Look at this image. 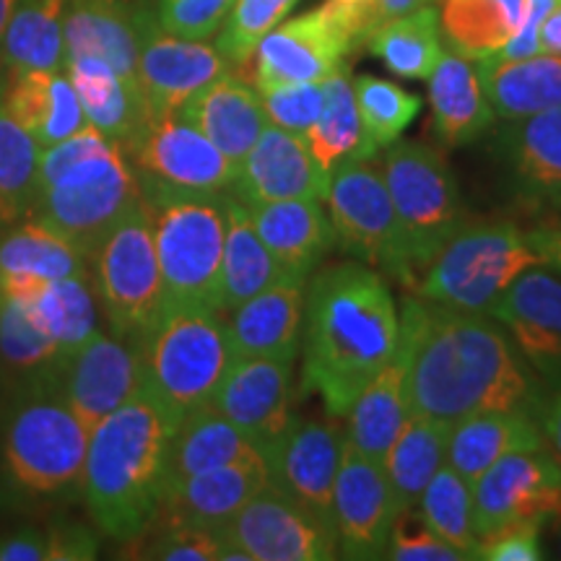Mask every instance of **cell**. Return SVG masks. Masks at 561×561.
I'll return each instance as SVG.
<instances>
[{
  "instance_id": "6da1fadb",
  "label": "cell",
  "mask_w": 561,
  "mask_h": 561,
  "mask_svg": "<svg viewBox=\"0 0 561 561\" xmlns=\"http://www.w3.org/2000/svg\"><path fill=\"white\" fill-rule=\"evenodd\" d=\"M409 409L455 426L481 411L538 416L543 390L504 325L409 294L401 305Z\"/></svg>"
},
{
  "instance_id": "7a4b0ae2",
  "label": "cell",
  "mask_w": 561,
  "mask_h": 561,
  "mask_svg": "<svg viewBox=\"0 0 561 561\" xmlns=\"http://www.w3.org/2000/svg\"><path fill=\"white\" fill-rule=\"evenodd\" d=\"M305 392L328 416H346L371 377L396 356L401 314L385 276L359 261L320 271L305 294Z\"/></svg>"
},
{
  "instance_id": "3957f363",
  "label": "cell",
  "mask_w": 561,
  "mask_h": 561,
  "mask_svg": "<svg viewBox=\"0 0 561 561\" xmlns=\"http://www.w3.org/2000/svg\"><path fill=\"white\" fill-rule=\"evenodd\" d=\"M174 430L178 421L146 388L91 430L81 496L107 538L125 543L149 528Z\"/></svg>"
},
{
  "instance_id": "277c9868",
  "label": "cell",
  "mask_w": 561,
  "mask_h": 561,
  "mask_svg": "<svg viewBox=\"0 0 561 561\" xmlns=\"http://www.w3.org/2000/svg\"><path fill=\"white\" fill-rule=\"evenodd\" d=\"M140 198L138 174L123 146L87 125L42 149L37 193L26 216L62 231L91 257V250Z\"/></svg>"
},
{
  "instance_id": "5b68a950",
  "label": "cell",
  "mask_w": 561,
  "mask_h": 561,
  "mask_svg": "<svg viewBox=\"0 0 561 561\" xmlns=\"http://www.w3.org/2000/svg\"><path fill=\"white\" fill-rule=\"evenodd\" d=\"M89 432L62 401L55 380H34L5 413L0 486L16 504H47L81 494Z\"/></svg>"
},
{
  "instance_id": "8992f818",
  "label": "cell",
  "mask_w": 561,
  "mask_h": 561,
  "mask_svg": "<svg viewBox=\"0 0 561 561\" xmlns=\"http://www.w3.org/2000/svg\"><path fill=\"white\" fill-rule=\"evenodd\" d=\"M144 388L178 421L210 403L231 364L227 322L206 305H164L138 343Z\"/></svg>"
},
{
  "instance_id": "52a82bcc",
  "label": "cell",
  "mask_w": 561,
  "mask_h": 561,
  "mask_svg": "<svg viewBox=\"0 0 561 561\" xmlns=\"http://www.w3.org/2000/svg\"><path fill=\"white\" fill-rule=\"evenodd\" d=\"M543 265L530 231L507 219H468L442 244L413 294L462 312L489 314L515 278Z\"/></svg>"
},
{
  "instance_id": "ba28073f",
  "label": "cell",
  "mask_w": 561,
  "mask_h": 561,
  "mask_svg": "<svg viewBox=\"0 0 561 561\" xmlns=\"http://www.w3.org/2000/svg\"><path fill=\"white\" fill-rule=\"evenodd\" d=\"M382 174L401 234L403 284L413 289L442 244L468 221L466 203L447 159L419 140L398 138L385 153Z\"/></svg>"
},
{
  "instance_id": "9c48e42d",
  "label": "cell",
  "mask_w": 561,
  "mask_h": 561,
  "mask_svg": "<svg viewBox=\"0 0 561 561\" xmlns=\"http://www.w3.org/2000/svg\"><path fill=\"white\" fill-rule=\"evenodd\" d=\"M89 271L110 333L138 343L167 305L149 201L140 198L102 237L91 250Z\"/></svg>"
},
{
  "instance_id": "30bf717a",
  "label": "cell",
  "mask_w": 561,
  "mask_h": 561,
  "mask_svg": "<svg viewBox=\"0 0 561 561\" xmlns=\"http://www.w3.org/2000/svg\"><path fill=\"white\" fill-rule=\"evenodd\" d=\"M149 206L164 301L216 310L224 255V193L164 195L149 201Z\"/></svg>"
},
{
  "instance_id": "8fae6325",
  "label": "cell",
  "mask_w": 561,
  "mask_h": 561,
  "mask_svg": "<svg viewBox=\"0 0 561 561\" xmlns=\"http://www.w3.org/2000/svg\"><path fill=\"white\" fill-rule=\"evenodd\" d=\"M146 201L164 195H221L237 180V164L180 115L149 117L125 149Z\"/></svg>"
},
{
  "instance_id": "7c38bea8",
  "label": "cell",
  "mask_w": 561,
  "mask_h": 561,
  "mask_svg": "<svg viewBox=\"0 0 561 561\" xmlns=\"http://www.w3.org/2000/svg\"><path fill=\"white\" fill-rule=\"evenodd\" d=\"M325 203L335 244L354 261L380 268L403 284L405 265L396 208L375 157L346 161L333 170Z\"/></svg>"
},
{
  "instance_id": "4fadbf2b",
  "label": "cell",
  "mask_w": 561,
  "mask_h": 561,
  "mask_svg": "<svg viewBox=\"0 0 561 561\" xmlns=\"http://www.w3.org/2000/svg\"><path fill=\"white\" fill-rule=\"evenodd\" d=\"M221 536L224 561H331L339 557V541L331 523L265 486L252 496Z\"/></svg>"
},
{
  "instance_id": "5bb4252c",
  "label": "cell",
  "mask_w": 561,
  "mask_h": 561,
  "mask_svg": "<svg viewBox=\"0 0 561 561\" xmlns=\"http://www.w3.org/2000/svg\"><path fill=\"white\" fill-rule=\"evenodd\" d=\"M471 500L479 538L510 523H561V468L546 445L510 453L471 483Z\"/></svg>"
},
{
  "instance_id": "9a60e30c",
  "label": "cell",
  "mask_w": 561,
  "mask_h": 561,
  "mask_svg": "<svg viewBox=\"0 0 561 561\" xmlns=\"http://www.w3.org/2000/svg\"><path fill=\"white\" fill-rule=\"evenodd\" d=\"M229 70V62L201 39L170 34L149 5L138 13L136 79L149 117L180 115L185 102Z\"/></svg>"
},
{
  "instance_id": "2e32d148",
  "label": "cell",
  "mask_w": 561,
  "mask_h": 561,
  "mask_svg": "<svg viewBox=\"0 0 561 561\" xmlns=\"http://www.w3.org/2000/svg\"><path fill=\"white\" fill-rule=\"evenodd\" d=\"M343 434L335 421L294 419L265 450L268 486L333 525V483L339 476Z\"/></svg>"
},
{
  "instance_id": "e0dca14e",
  "label": "cell",
  "mask_w": 561,
  "mask_h": 561,
  "mask_svg": "<svg viewBox=\"0 0 561 561\" xmlns=\"http://www.w3.org/2000/svg\"><path fill=\"white\" fill-rule=\"evenodd\" d=\"M55 385L68 409L91 434L96 424L144 390L138 346L121 335L100 331L62 362Z\"/></svg>"
},
{
  "instance_id": "ac0fdd59",
  "label": "cell",
  "mask_w": 561,
  "mask_h": 561,
  "mask_svg": "<svg viewBox=\"0 0 561 561\" xmlns=\"http://www.w3.org/2000/svg\"><path fill=\"white\" fill-rule=\"evenodd\" d=\"M398 504L380 462L343 445L333 483V530L339 553L346 559H385Z\"/></svg>"
},
{
  "instance_id": "d6986e66",
  "label": "cell",
  "mask_w": 561,
  "mask_h": 561,
  "mask_svg": "<svg viewBox=\"0 0 561 561\" xmlns=\"http://www.w3.org/2000/svg\"><path fill=\"white\" fill-rule=\"evenodd\" d=\"M489 314L502 322L538 382L561 390V280L543 265L528 268Z\"/></svg>"
},
{
  "instance_id": "ffe728a7",
  "label": "cell",
  "mask_w": 561,
  "mask_h": 561,
  "mask_svg": "<svg viewBox=\"0 0 561 561\" xmlns=\"http://www.w3.org/2000/svg\"><path fill=\"white\" fill-rule=\"evenodd\" d=\"M291 367L294 362L271 356L231 359L210 405L265 450L291 421Z\"/></svg>"
},
{
  "instance_id": "44dd1931",
  "label": "cell",
  "mask_w": 561,
  "mask_h": 561,
  "mask_svg": "<svg viewBox=\"0 0 561 561\" xmlns=\"http://www.w3.org/2000/svg\"><path fill=\"white\" fill-rule=\"evenodd\" d=\"M348 53V39L320 5V9L289 19L286 24L273 26L257 42L252 53L255 89L265 91L286 87V83L325 81L333 70L343 66Z\"/></svg>"
},
{
  "instance_id": "7402d4cb",
  "label": "cell",
  "mask_w": 561,
  "mask_h": 561,
  "mask_svg": "<svg viewBox=\"0 0 561 561\" xmlns=\"http://www.w3.org/2000/svg\"><path fill=\"white\" fill-rule=\"evenodd\" d=\"M328 185L331 178L314 161L307 138L268 123L248 157L237 164V180L229 193L244 206H261L291 198L325 201Z\"/></svg>"
},
{
  "instance_id": "603a6c76",
  "label": "cell",
  "mask_w": 561,
  "mask_h": 561,
  "mask_svg": "<svg viewBox=\"0 0 561 561\" xmlns=\"http://www.w3.org/2000/svg\"><path fill=\"white\" fill-rule=\"evenodd\" d=\"M87 273L89 252L47 221L24 216L0 237V297L32 299L50 280Z\"/></svg>"
},
{
  "instance_id": "cb8c5ba5",
  "label": "cell",
  "mask_w": 561,
  "mask_h": 561,
  "mask_svg": "<svg viewBox=\"0 0 561 561\" xmlns=\"http://www.w3.org/2000/svg\"><path fill=\"white\" fill-rule=\"evenodd\" d=\"M268 486L265 462H240L180 479L161 489L149 525H203L224 528L231 517Z\"/></svg>"
},
{
  "instance_id": "d4e9b609",
  "label": "cell",
  "mask_w": 561,
  "mask_h": 561,
  "mask_svg": "<svg viewBox=\"0 0 561 561\" xmlns=\"http://www.w3.org/2000/svg\"><path fill=\"white\" fill-rule=\"evenodd\" d=\"M307 278L280 276L276 284L229 312L227 333L234 359L271 356L294 362L305 320Z\"/></svg>"
},
{
  "instance_id": "484cf974",
  "label": "cell",
  "mask_w": 561,
  "mask_h": 561,
  "mask_svg": "<svg viewBox=\"0 0 561 561\" xmlns=\"http://www.w3.org/2000/svg\"><path fill=\"white\" fill-rule=\"evenodd\" d=\"M314 198H291L248 206L252 227L284 276L307 278L335 248V231Z\"/></svg>"
},
{
  "instance_id": "4316f807",
  "label": "cell",
  "mask_w": 561,
  "mask_h": 561,
  "mask_svg": "<svg viewBox=\"0 0 561 561\" xmlns=\"http://www.w3.org/2000/svg\"><path fill=\"white\" fill-rule=\"evenodd\" d=\"M180 117L198 128L234 164L248 157L268 125L261 91L229 70L191 96Z\"/></svg>"
},
{
  "instance_id": "83f0119b",
  "label": "cell",
  "mask_w": 561,
  "mask_h": 561,
  "mask_svg": "<svg viewBox=\"0 0 561 561\" xmlns=\"http://www.w3.org/2000/svg\"><path fill=\"white\" fill-rule=\"evenodd\" d=\"M0 104L42 149L89 125L66 68L5 73Z\"/></svg>"
},
{
  "instance_id": "f1b7e54d",
  "label": "cell",
  "mask_w": 561,
  "mask_h": 561,
  "mask_svg": "<svg viewBox=\"0 0 561 561\" xmlns=\"http://www.w3.org/2000/svg\"><path fill=\"white\" fill-rule=\"evenodd\" d=\"M144 5L136 0H68L66 58L94 55L138 87V13Z\"/></svg>"
},
{
  "instance_id": "f546056e",
  "label": "cell",
  "mask_w": 561,
  "mask_h": 561,
  "mask_svg": "<svg viewBox=\"0 0 561 561\" xmlns=\"http://www.w3.org/2000/svg\"><path fill=\"white\" fill-rule=\"evenodd\" d=\"M434 133L445 146H466L494 123L486 89L476 60L460 50H445L430 79Z\"/></svg>"
},
{
  "instance_id": "4dcf8cb0",
  "label": "cell",
  "mask_w": 561,
  "mask_h": 561,
  "mask_svg": "<svg viewBox=\"0 0 561 561\" xmlns=\"http://www.w3.org/2000/svg\"><path fill=\"white\" fill-rule=\"evenodd\" d=\"M66 73L79 94L87 123L123 146V151L149 121L144 96L136 83L125 81L107 60L94 55H70Z\"/></svg>"
},
{
  "instance_id": "1f68e13d",
  "label": "cell",
  "mask_w": 561,
  "mask_h": 561,
  "mask_svg": "<svg viewBox=\"0 0 561 561\" xmlns=\"http://www.w3.org/2000/svg\"><path fill=\"white\" fill-rule=\"evenodd\" d=\"M496 149L507 164L512 185L525 198L561 195V104L512 121L496 136Z\"/></svg>"
},
{
  "instance_id": "d6a6232c",
  "label": "cell",
  "mask_w": 561,
  "mask_h": 561,
  "mask_svg": "<svg viewBox=\"0 0 561 561\" xmlns=\"http://www.w3.org/2000/svg\"><path fill=\"white\" fill-rule=\"evenodd\" d=\"M240 462H265V458L248 434L208 403L187 413L174 430L164 462V486L187 476Z\"/></svg>"
},
{
  "instance_id": "836d02e7",
  "label": "cell",
  "mask_w": 561,
  "mask_h": 561,
  "mask_svg": "<svg viewBox=\"0 0 561 561\" xmlns=\"http://www.w3.org/2000/svg\"><path fill=\"white\" fill-rule=\"evenodd\" d=\"M538 419L528 411H481L458 421L447 439V466L473 483L510 453L543 447Z\"/></svg>"
},
{
  "instance_id": "e575fe53",
  "label": "cell",
  "mask_w": 561,
  "mask_h": 561,
  "mask_svg": "<svg viewBox=\"0 0 561 561\" xmlns=\"http://www.w3.org/2000/svg\"><path fill=\"white\" fill-rule=\"evenodd\" d=\"M280 276L284 273L278 263L252 227L248 206L237 195L224 193V255L216 310L229 314L242 301L276 284Z\"/></svg>"
},
{
  "instance_id": "d590c367",
  "label": "cell",
  "mask_w": 561,
  "mask_h": 561,
  "mask_svg": "<svg viewBox=\"0 0 561 561\" xmlns=\"http://www.w3.org/2000/svg\"><path fill=\"white\" fill-rule=\"evenodd\" d=\"M494 117L523 121L561 104V55H530L523 60H476Z\"/></svg>"
},
{
  "instance_id": "8d00e7d4",
  "label": "cell",
  "mask_w": 561,
  "mask_h": 561,
  "mask_svg": "<svg viewBox=\"0 0 561 561\" xmlns=\"http://www.w3.org/2000/svg\"><path fill=\"white\" fill-rule=\"evenodd\" d=\"M346 416L348 445L375 462H382L392 439L398 437V432L411 416L409 392H405V354L401 343H398L396 356L359 392Z\"/></svg>"
},
{
  "instance_id": "74e56055",
  "label": "cell",
  "mask_w": 561,
  "mask_h": 561,
  "mask_svg": "<svg viewBox=\"0 0 561 561\" xmlns=\"http://www.w3.org/2000/svg\"><path fill=\"white\" fill-rule=\"evenodd\" d=\"M322 89H325V104H322L318 123L312 125V130L305 138L320 170L331 178V172L339 170L346 161L375 157L377 146L362 123L348 68L341 66L339 70H333L322 81Z\"/></svg>"
},
{
  "instance_id": "f35d334b",
  "label": "cell",
  "mask_w": 561,
  "mask_h": 561,
  "mask_svg": "<svg viewBox=\"0 0 561 561\" xmlns=\"http://www.w3.org/2000/svg\"><path fill=\"white\" fill-rule=\"evenodd\" d=\"M453 426L411 413L403 430L392 439L382 458L385 479L390 483L398 510L416 507L432 476L447 462V439Z\"/></svg>"
},
{
  "instance_id": "ab89813d",
  "label": "cell",
  "mask_w": 561,
  "mask_h": 561,
  "mask_svg": "<svg viewBox=\"0 0 561 561\" xmlns=\"http://www.w3.org/2000/svg\"><path fill=\"white\" fill-rule=\"evenodd\" d=\"M66 5L68 0H19L0 45L5 73L66 68Z\"/></svg>"
},
{
  "instance_id": "60d3db41",
  "label": "cell",
  "mask_w": 561,
  "mask_h": 561,
  "mask_svg": "<svg viewBox=\"0 0 561 561\" xmlns=\"http://www.w3.org/2000/svg\"><path fill=\"white\" fill-rule=\"evenodd\" d=\"M30 301L62 362L100 333V301L91 286V273L50 280Z\"/></svg>"
},
{
  "instance_id": "b9f144b4",
  "label": "cell",
  "mask_w": 561,
  "mask_h": 561,
  "mask_svg": "<svg viewBox=\"0 0 561 561\" xmlns=\"http://www.w3.org/2000/svg\"><path fill=\"white\" fill-rule=\"evenodd\" d=\"M528 0H445L442 26L468 58H491L520 32Z\"/></svg>"
},
{
  "instance_id": "7bdbcfd3",
  "label": "cell",
  "mask_w": 561,
  "mask_h": 561,
  "mask_svg": "<svg viewBox=\"0 0 561 561\" xmlns=\"http://www.w3.org/2000/svg\"><path fill=\"white\" fill-rule=\"evenodd\" d=\"M367 47L401 79L426 81L445 53L439 39V11L424 5L388 21L367 39Z\"/></svg>"
},
{
  "instance_id": "ee69618b",
  "label": "cell",
  "mask_w": 561,
  "mask_h": 561,
  "mask_svg": "<svg viewBox=\"0 0 561 561\" xmlns=\"http://www.w3.org/2000/svg\"><path fill=\"white\" fill-rule=\"evenodd\" d=\"M0 367L16 377L55 380L62 356L47 335L30 299L0 297Z\"/></svg>"
},
{
  "instance_id": "f6af8a7d",
  "label": "cell",
  "mask_w": 561,
  "mask_h": 561,
  "mask_svg": "<svg viewBox=\"0 0 561 561\" xmlns=\"http://www.w3.org/2000/svg\"><path fill=\"white\" fill-rule=\"evenodd\" d=\"M42 146L0 104V224L11 227L30 214L37 193Z\"/></svg>"
},
{
  "instance_id": "bcb514c9",
  "label": "cell",
  "mask_w": 561,
  "mask_h": 561,
  "mask_svg": "<svg viewBox=\"0 0 561 561\" xmlns=\"http://www.w3.org/2000/svg\"><path fill=\"white\" fill-rule=\"evenodd\" d=\"M419 512L442 541L462 553V559L479 557V536L473 530L471 483L460 479L450 466H442L426 483L419 500Z\"/></svg>"
},
{
  "instance_id": "7dc6e473",
  "label": "cell",
  "mask_w": 561,
  "mask_h": 561,
  "mask_svg": "<svg viewBox=\"0 0 561 561\" xmlns=\"http://www.w3.org/2000/svg\"><path fill=\"white\" fill-rule=\"evenodd\" d=\"M354 96L364 128L377 149L396 144L421 112V96L377 76L354 79Z\"/></svg>"
},
{
  "instance_id": "c3c4849f",
  "label": "cell",
  "mask_w": 561,
  "mask_h": 561,
  "mask_svg": "<svg viewBox=\"0 0 561 561\" xmlns=\"http://www.w3.org/2000/svg\"><path fill=\"white\" fill-rule=\"evenodd\" d=\"M125 543V557L159 561H224L227 549L221 530L203 525H149Z\"/></svg>"
},
{
  "instance_id": "681fc988",
  "label": "cell",
  "mask_w": 561,
  "mask_h": 561,
  "mask_svg": "<svg viewBox=\"0 0 561 561\" xmlns=\"http://www.w3.org/2000/svg\"><path fill=\"white\" fill-rule=\"evenodd\" d=\"M299 0H234L219 32V53L229 66H248L257 42L284 21Z\"/></svg>"
},
{
  "instance_id": "f907efd6",
  "label": "cell",
  "mask_w": 561,
  "mask_h": 561,
  "mask_svg": "<svg viewBox=\"0 0 561 561\" xmlns=\"http://www.w3.org/2000/svg\"><path fill=\"white\" fill-rule=\"evenodd\" d=\"M434 0H325L322 9L333 19L351 50L367 45V39L388 21L432 5Z\"/></svg>"
},
{
  "instance_id": "816d5d0a",
  "label": "cell",
  "mask_w": 561,
  "mask_h": 561,
  "mask_svg": "<svg viewBox=\"0 0 561 561\" xmlns=\"http://www.w3.org/2000/svg\"><path fill=\"white\" fill-rule=\"evenodd\" d=\"M263 110L271 125L284 128L297 136H307L318 123L322 104H325V89L322 81L312 83H286L261 91Z\"/></svg>"
},
{
  "instance_id": "f5cc1de1",
  "label": "cell",
  "mask_w": 561,
  "mask_h": 561,
  "mask_svg": "<svg viewBox=\"0 0 561 561\" xmlns=\"http://www.w3.org/2000/svg\"><path fill=\"white\" fill-rule=\"evenodd\" d=\"M385 559L396 561H460L462 553L453 549L450 543L442 541L416 507L398 512L392 523L388 551Z\"/></svg>"
},
{
  "instance_id": "db71d44e",
  "label": "cell",
  "mask_w": 561,
  "mask_h": 561,
  "mask_svg": "<svg viewBox=\"0 0 561 561\" xmlns=\"http://www.w3.org/2000/svg\"><path fill=\"white\" fill-rule=\"evenodd\" d=\"M234 0H159V24L170 34L206 42L221 32Z\"/></svg>"
},
{
  "instance_id": "11a10c76",
  "label": "cell",
  "mask_w": 561,
  "mask_h": 561,
  "mask_svg": "<svg viewBox=\"0 0 561 561\" xmlns=\"http://www.w3.org/2000/svg\"><path fill=\"white\" fill-rule=\"evenodd\" d=\"M538 523H510L479 538V557L486 561H538L543 559Z\"/></svg>"
},
{
  "instance_id": "9f6ffc18",
  "label": "cell",
  "mask_w": 561,
  "mask_h": 561,
  "mask_svg": "<svg viewBox=\"0 0 561 561\" xmlns=\"http://www.w3.org/2000/svg\"><path fill=\"white\" fill-rule=\"evenodd\" d=\"M47 561H89L96 559L100 538L83 523L58 520L47 525Z\"/></svg>"
},
{
  "instance_id": "6f0895ef",
  "label": "cell",
  "mask_w": 561,
  "mask_h": 561,
  "mask_svg": "<svg viewBox=\"0 0 561 561\" xmlns=\"http://www.w3.org/2000/svg\"><path fill=\"white\" fill-rule=\"evenodd\" d=\"M0 561H47V530L19 528L0 536Z\"/></svg>"
},
{
  "instance_id": "680465c9",
  "label": "cell",
  "mask_w": 561,
  "mask_h": 561,
  "mask_svg": "<svg viewBox=\"0 0 561 561\" xmlns=\"http://www.w3.org/2000/svg\"><path fill=\"white\" fill-rule=\"evenodd\" d=\"M538 426L543 432V442L553 455V460L561 468V390L551 392L549 398H543L541 409H538Z\"/></svg>"
},
{
  "instance_id": "91938a15",
  "label": "cell",
  "mask_w": 561,
  "mask_h": 561,
  "mask_svg": "<svg viewBox=\"0 0 561 561\" xmlns=\"http://www.w3.org/2000/svg\"><path fill=\"white\" fill-rule=\"evenodd\" d=\"M538 53L561 55V0L538 26Z\"/></svg>"
},
{
  "instance_id": "94428289",
  "label": "cell",
  "mask_w": 561,
  "mask_h": 561,
  "mask_svg": "<svg viewBox=\"0 0 561 561\" xmlns=\"http://www.w3.org/2000/svg\"><path fill=\"white\" fill-rule=\"evenodd\" d=\"M530 237L541 252L543 265H553L561 271V229H536L530 231Z\"/></svg>"
},
{
  "instance_id": "6125c7cd",
  "label": "cell",
  "mask_w": 561,
  "mask_h": 561,
  "mask_svg": "<svg viewBox=\"0 0 561 561\" xmlns=\"http://www.w3.org/2000/svg\"><path fill=\"white\" fill-rule=\"evenodd\" d=\"M19 0H0V45H3V34H5V26H9L11 21V13L16 9Z\"/></svg>"
},
{
  "instance_id": "be15d7a7",
  "label": "cell",
  "mask_w": 561,
  "mask_h": 561,
  "mask_svg": "<svg viewBox=\"0 0 561 561\" xmlns=\"http://www.w3.org/2000/svg\"><path fill=\"white\" fill-rule=\"evenodd\" d=\"M559 557H561V536H559Z\"/></svg>"
},
{
  "instance_id": "e7e4bbea",
  "label": "cell",
  "mask_w": 561,
  "mask_h": 561,
  "mask_svg": "<svg viewBox=\"0 0 561 561\" xmlns=\"http://www.w3.org/2000/svg\"><path fill=\"white\" fill-rule=\"evenodd\" d=\"M557 201H561V195H559V198H557Z\"/></svg>"
}]
</instances>
